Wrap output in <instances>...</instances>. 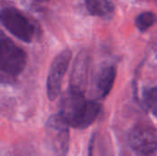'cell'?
<instances>
[{"instance_id": "obj_1", "label": "cell", "mask_w": 157, "mask_h": 156, "mask_svg": "<svg viewBox=\"0 0 157 156\" xmlns=\"http://www.w3.org/2000/svg\"><path fill=\"white\" fill-rule=\"evenodd\" d=\"M100 105L87 99L83 93L68 90L61 100V116L69 126L85 129L91 125L100 112Z\"/></svg>"}, {"instance_id": "obj_2", "label": "cell", "mask_w": 157, "mask_h": 156, "mask_svg": "<svg viewBox=\"0 0 157 156\" xmlns=\"http://www.w3.org/2000/svg\"><path fill=\"white\" fill-rule=\"evenodd\" d=\"M46 143L54 156H66L69 149V125L61 114L52 115L45 125Z\"/></svg>"}, {"instance_id": "obj_3", "label": "cell", "mask_w": 157, "mask_h": 156, "mask_svg": "<svg viewBox=\"0 0 157 156\" xmlns=\"http://www.w3.org/2000/svg\"><path fill=\"white\" fill-rule=\"evenodd\" d=\"M26 52L0 29V72L17 75L25 68Z\"/></svg>"}, {"instance_id": "obj_4", "label": "cell", "mask_w": 157, "mask_h": 156, "mask_svg": "<svg viewBox=\"0 0 157 156\" xmlns=\"http://www.w3.org/2000/svg\"><path fill=\"white\" fill-rule=\"evenodd\" d=\"M0 23L12 35L24 42L29 43L35 37V26L17 8L4 7L0 11Z\"/></svg>"}, {"instance_id": "obj_5", "label": "cell", "mask_w": 157, "mask_h": 156, "mask_svg": "<svg viewBox=\"0 0 157 156\" xmlns=\"http://www.w3.org/2000/svg\"><path fill=\"white\" fill-rule=\"evenodd\" d=\"M129 145L137 156H156L157 134L152 126H136L129 134Z\"/></svg>"}, {"instance_id": "obj_6", "label": "cell", "mask_w": 157, "mask_h": 156, "mask_svg": "<svg viewBox=\"0 0 157 156\" xmlns=\"http://www.w3.org/2000/svg\"><path fill=\"white\" fill-rule=\"evenodd\" d=\"M72 58V51L69 49L61 51L52 61L47 77V96L50 100H54L61 90L62 80L68 69Z\"/></svg>"}, {"instance_id": "obj_7", "label": "cell", "mask_w": 157, "mask_h": 156, "mask_svg": "<svg viewBox=\"0 0 157 156\" xmlns=\"http://www.w3.org/2000/svg\"><path fill=\"white\" fill-rule=\"evenodd\" d=\"M89 62V56L86 51H81L77 55L71 73L69 89L84 94L87 86Z\"/></svg>"}, {"instance_id": "obj_8", "label": "cell", "mask_w": 157, "mask_h": 156, "mask_svg": "<svg viewBox=\"0 0 157 156\" xmlns=\"http://www.w3.org/2000/svg\"><path fill=\"white\" fill-rule=\"evenodd\" d=\"M116 77L114 66H105L101 68L94 79L93 93L97 98H104L112 89Z\"/></svg>"}, {"instance_id": "obj_9", "label": "cell", "mask_w": 157, "mask_h": 156, "mask_svg": "<svg viewBox=\"0 0 157 156\" xmlns=\"http://www.w3.org/2000/svg\"><path fill=\"white\" fill-rule=\"evenodd\" d=\"M89 13L96 17H106L114 11V4L110 0H84Z\"/></svg>"}, {"instance_id": "obj_10", "label": "cell", "mask_w": 157, "mask_h": 156, "mask_svg": "<svg viewBox=\"0 0 157 156\" xmlns=\"http://www.w3.org/2000/svg\"><path fill=\"white\" fill-rule=\"evenodd\" d=\"M155 22V15L150 11L141 13L135 19V25L137 29L142 32L146 31L149 28H151L154 25Z\"/></svg>"}, {"instance_id": "obj_11", "label": "cell", "mask_w": 157, "mask_h": 156, "mask_svg": "<svg viewBox=\"0 0 157 156\" xmlns=\"http://www.w3.org/2000/svg\"><path fill=\"white\" fill-rule=\"evenodd\" d=\"M156 87H152V88H147L144 93V102L147 105V107L150 108V110L155 115L156 113Z\"/></svg>"}, {"instance_id": "obj_12", "label": "cell", "mask_w": 157, "mask_h": 156, "mask_svg": "<svg viewBox=\"0 0 157 156\" xmlns=\"http://www.w3.org/2000/svg\"><path fill=\"white\" fill-rule=\"evenodd\" d=\"M39 2H46V1H49V0H37Z\"/></svg>"}]
</instances>
